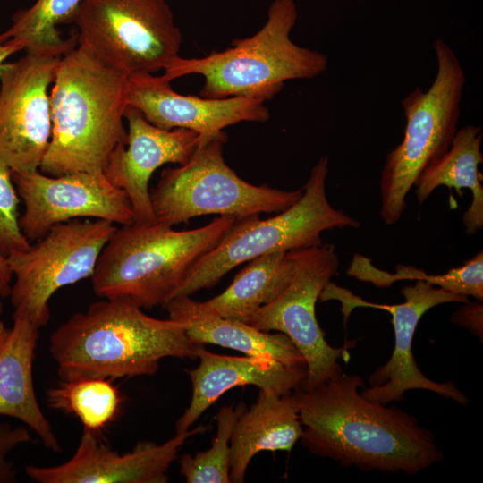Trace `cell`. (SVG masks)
I'll use <instances>...</instances> for the list:
<instances>
[{
  "instance_id": "14",
  "label": "cell",
  "mask_w": 483,
  "mask_h": 483,
  "mask_svg": "<svg viewBox=\"0 0 483 483\" xmlns=\"http://www.w3.org/2000/svg\"><path fill=\"white\" fill-rule=\"evenodd\" d=\"M12 177L24 203L19 225L30 242L53 225L76 218L104 219L122 225L134 223L126 193L103 172L50 176L38 170L12 172Z\"/></svg>"
},
{
  "instance_id": "26",
  "label": "cell",
  "mask_w": 483,
  "mask_h": 483,
  "mask_svg": "<svg viewBox=\"0 0 483 483\" xmlns=\"http://www.w3.org/2000/svg\"><path fill=\"white\" fill-rule=\"evenodd\" d=\"M346 274L376 287H390L402 280L425 281L447 292L471 296L483 300V252L480 250L462 266L449 269L445 274H428L412 266L398 264L394 273L377 268L371 259L361 254H355L346 270Z\"/></svg>"
},
{
  "instance_id": "24",
  "label": "cell",
  "mask_w": 483,
  "mask_h": 483,
  "mask_svg": "<svg viewBox=\"0 0 483 483\" xmlns=\"http://www.w3.org/2000/svg\"><path fill=\"white\" fill-rule=\"evenodd\" d=\"M83 0H37L18 10L12 25L3 32L8 39L21 43L27 53L61 57L73 49L77 35L62 37L57 26L72 23Z\"/></svg>"
},
{
  "instance_id": "15",
  "label": "cell",
  "mask_w": 483,
  "mask_h": 483,
  "mask_svg": "<svg viewBox=\"0 0 483 483\" xmlns=\"http://www.w3.org/2000/svg\"><path fill=\"white\" fill-rule=\"evenodd\" d=\"M199 426L175 434L163 444L143 441L119 453L98 435L83 429L73 455L55 466L27 465V476L38 483H165L168 470L191 436L207 431Z\"/></svg>"
},
{
  "instance_id": "29",
  "label": "cell",
  "mask_w": 483,
  "mask_h": 483,
  "mask_svg": "<svg viewBox=\"0 0 483 483\" xmlns=\"http://www.w3.org/2000/svg\"><path fill=\"white\" fill-rule=\"evenodd\" d=\"M31 441L32 438L27 428L0 423V483L17 481V470L8 456L18 446Z\"/></svg>"
},
{
  "instance_id": "4",
  "label": "cell",
  "mask_w": 483,
  "mask_h": 483,
  "mask_svg": "<svg viewBox=\"0 0 483 483\" xmlns=\"http://www.w3.org/2000/svg\"><path fill=\"white\" fill-rule=\"evenodd\" d=\"M236 221L219 216L204 226L181 231L157 221L116 228L90 277L94 293L128 301L141 309L164 308L191 267Z\"/></svg>"
},
{
  "instance_id": "18",
  "label": "cell",
  "mask_w": 483,
  "mask_h": 483,
  "mask_svg": "<svg viewBox=\"0 0 483 483\" xmlns=\"http://www.w3.org/2000/svg\"><path fill=\"white\" fill-rule=\"evenodd\" d=\"M197 358L199 365L185 369L192 392L189 406L176 422V434L188 431L220 396L233 387L251 385L284 395L301 388L307 377L304 366H290L262 357L217 354L202 344Z\"/></svg>"
},
{
  "instance_id": "21",
  "label": "cell",
  "mask_w": 483,
  "mask_h": 483,
  "mask_svg": "<svg viewBox=\"0 0 483 483\" xmlns=\"http://www.w3.org/2000/svg\"><path fill=\"white\" fill-rule=\"evenodd\" d=\"M169 318L184 326L197 344H215L245 355L273 359L290 366L307 363L292 340L283 333L258 330L242 321L218 317L204 310L191 296L177 297L165 307Z\"/></svg>"
},
{
  "instance_id": "17",
  "label": "cell",
  "mask_w": 483,
  "mask_h": 483,
  "mask_svg": "<svg viewBox=\"0 0 483 483\" xmlns=\"http://www.w3.org/2000/svg\"><path fill=\"white\" fill-rule=\"evenodd\" d=\"M128 81V106L162 129H188L210 136L242 122L263 123L270 117L263 98L182 95L173 89L171 81L163 75L152 73L132 74Z\"/></svg>"
},
{
  "instance_id": "19",
  "label": "cell",
  "mask_w": 483,
  "mask_h": 483,
  "mask_svg": "<svg viewBox=\"0 0 483 483\" xmlns=\"http://www.w3.org/2000/svg\"><path fill=\"white\" fill-rule=\"evenodd\" d=\"M13 320L0 348V416L21 421L47 449L60 452L61 445L38 404L33 383L39 327L21 317H13Z\"/></svg>"
},
{
  "instance_id": "6",
  "label": "cell",
  "mask_w": 483,
  "mask_h": 483,
  "mask_svg": "<svg viewBox=\"0 0 483 483\" xmlns=\"http://www.w3.org/2000/svg\"><path fill=\"white\" fill-rule=\"evenodd\" d=\"M327 174L328 158L323 156L293 205L267 219L254 215L237 220L218 244L191 267L172 300L212 288L233 268L265 254L319 246L326 230L359 228L358 219L330 204L326 192Z\"/></svg>"
},
{
  "instance_id": "11",
  "label": "cell",
  "mask_w": 483,
  "mask_h": 483,
  "mask_svg": "<svg viewBox=\"0 0 483 483\" xmlns=\"http://www.w3.org/2000/svg\"><path fill=\"white\" fill-rule=\"evenodd\" d=\"M294 272L283 292L269 303L256 309L242 322L265 332L287 335L307 363V377L301 389L310 390L340 375L339 360H349V343L332 347L316 317L319 296L338 274L339 258L331 243L290 251Z\"/></svg>"
},
{
  "instance_id": "27",
  "label": "cell",
  "mask_w": 483,
  "mask_h": 483,
  "mask_svg": "<svg viewBox=\"0 0 483 483\" xmlns=\"http://www.w3.org/2000/svg\"><path fill=\"white\" fill-rule=\"evenodd\" d=\"M245 409L224 406L216 414L217 430L212 445L195 455L183 454L180 459V473L187 483H230V438L234 424Z\"/></svg>"
},
{
  "instance_id": "22",
  "label": "cell",
  "mask_w": 483,
  "mask_h": 483,
  "mask_svg": "<svg viewBox=\"0 0 483 483\" xmlns=\"http://www.w3.org/2000/svg\"><path fill=\"white\" fill-rule=\"evenodd\" d=\"M482 132L477 125L458 129L448 150L419 175L413 187L419 204L424 203L440 186L460 196L462 190L471 193V202L462 216L466 234L473 235L483 227V186L479 166L483 163Z\"/></svg>"
},
{
  "instance_id": "3",
  "label": "cell",
  "mask_w": 483,
  "mask_h": 483,
  "mask_svg": "<svg viewBox=\"0 0 483 483\" xmlns=\"http://www.w3.org/2000/svg\"><path fill=\"white\" fill-rule=\"evenodd\" d=\"M129 76L81 45L61 56L50 92L52 132L39 171L100 173L126 143Z\"/></svg>"
},
{
  "instance_id": "7",
  "label": "cell",
  "mask_w": 483,
  "mask_h": 483,
  "mask_svg": "<svg viewBox=\"0 0 483 483\" xmlns=\"http://www.w3.org/2000/svg\"><path fill=\"white\" fill-rule=\"evenodd\" d=\"M433 48L435 79L427 90L418 87L402 98L403 139L387 153L381 172L379 214L387 225L400 220L419 175L448 150L458 130L466 75L445 41L435 39Z\"/></svg>"
},
{
  "instance_id": "1",
  "label": "cell",
  "mask_w": 483,
  "mask_h": 483,
  "mask_svg": "<svg viewBox=\"0 0 483 483\" xmlns=\"http://www.w3.org/2000/svg\"><path fill=\"white\" fill-rule=\"evenodd\" d=\"M363 378L342 372L310 390L292 393L310 453L363 470L416 474L445 459L417 418L372 402Z\"/></svg>"
},
{
  "instance_id": "28",
  "label": "cell",
  "mask_w": 483,
  "mask_h": 483,
  "mask_svg": "<svg viewBox=\"0 0 483 483\" xmlns=\"http://www.w3.org/2000/svg\"><path fill=\"white\" fill-rule=\"evenodd\" d=\"M19 198L12 171L0 160V252L5 257L30 246L19 225Z\"/></svg>"
},
{
  "instance_id": "8",
  "label": "cell",
  "mask_w": 483,
  "mask_h": 483,
  "mask_svg": "<svg viewBox=\"0 0 483 483\" xmlns=\"http://www.w3.org/2000/svg\"><path fill=\"white\" fill-rule=\"evenodd\" d=\"M224 131L203 136L183 165L164 169L150 191L156 221L173 226L204 215L236 220L260 213H280L302 195V187L284 191L242 179L225 161Z\"/></svg>"
},
{
  "instance_id": "30",
  "label": "cell",
  "mask_w": 483,
  "mask_h": 483,
  "mask_svg": "<svg viewBox=\"0 0 483 483\" xmlns=\"http://www.w3.org/2000/svg\"><path fill=\"white\" fill-rule=\"evenodd\" d=\"M452 321L476 335L480 340L483 336V306L481 301L464 302L452 316Z\"/></svg>"
},
{
  "instance_id": "12",
  "label": "cell",
  "mask_w": 483,
  "mask_h": 483,
  "mask_svg": "<svg viewBox=\"0 0 483 483\" xmlns=\"http://www.w3.org/2000/svg\"><path fill=\"white\" fill-rule=\"evenodd\" d=\"M404 301L399 304H381L364 301L352 292L329 282L319 296L320 301L337 300L347 320L351 311L358 307L388 311L394 332V347L390 359L378 367L369 378V386L360 394L369 401L382 404L402 401L406 391L423 389L432 391L462 405L468 397L452 382L438 383L427 377L418 368L412 353V340L423 315L432 308L447 302H467L469 297L447 292L425 281L402 287Z\"/></svg>"
},
{
  "instance_id": "25",
  "label": "cell",
  "mask_w": 483,
  "mask_h": 483,
  "mask_svg": "<svg viewBox=\"0 0 483 483\" xmlns=\"http://www.w3.org/2000/svg\"><path fill=\"white\" fill-rule=\"evenodd\" d=\"M47 405L77 417L83 429L100 432L119 416L123 396L113 379L81 378L61 380L47 389Z\"/></svg>"
},
{
  "instance_id": "31",
  "label": "cell",
  "mask_w": 483,
  "mask_h": 483,
  "mask_svg": "<svg viewBox=\"0 0 483 483\" xmlns=\"http://www.w3.org/2000/svg\"><path fill=\"white\" fill-rule=\"evenodd\" d=\"M13 275L10 269L7 258L0 252V296L8 297L11 292ZM3 312V304L0 301V315Z\"/></svg>"
},
{
  "instance_id": "16",
  "label": "cell",
  "mask_w": 483,
  "mask_h": 483,
  "mask_svg": "<svg viewBox=\"0 0 483 483\" xmlns=\"http://www.w3.org/2000/svg\"><path fill=\"white\" fill-rule=\"evenodd\" d=\"M124 118L128 123L126 143L114 150L103 173L126 193L134 223L152 224L156 217L148 184L153 173L165 164H185L203 135L188 129L159 128L130 106Z\"/></svg>"
},
{
  "instance_id": "5",
  "label": "cell",
  "mask_w": 483,
  "mask_h": 483,
  "mask_svg": "<svg viewBox=\"0 0 483 483\" xmlns=\"http://www.w3.org/2000/svg\"><path fill=\"white\" fill-rule=\"evenodd\" d=\"M294 0H274L264 26L253 36L235 38L230 47L200 58L178 56L163 76L204 78L199 96L208 98L275 97L291 80L310 79L328 66L326 55L296 45L290 33L297 21Z\"/></svg>"
},
{
  "instance_id": "32",
  "label": "cell",
  "mask_w": 483,
  "mask_h": 483,
  "mask_svg": "<svg viewBox=\"0 0 483 483\" xmlns=\"http://www.w3.org/2000/svg\"><path fill=\"white\" fill-rule=\"evenodd\" d=\"M24 50L21 43L6 38L3 32H0V72L3 64L13 54Z\"/></svg>"
},
{
  "instance_id": "33",
  "label": "cell",
  "mask_w": 483,
  "mask_h": 483,
  "mask_svg": "<svg viewBox=\"0 0 483 483\" xmlns=\"http://www.w3.org/2000/svg\"><path fill=\"white\" fill-rule=\"evenodd\" d=\"M9 332V328L5 326L4 323L0 320V348L2 347L7 334Z\"/></svg>"
},
{
  "instance_id": "2",
  "label": "cell",
  "mask_w": 483,
  "mask_h": 483,
  "mask_svg": "<svg viewBox=\"0 0 483 483\" xmlns=\"http://www.w3.org/2000/svg\"><path fill=\"white\" fill-rule=\"evenodd\" d=\"M184 326L152 318L124 300L104 299L73 314L50 335L60 380L131 377L157 372L165 358L197 359Z\"/></svg>"
},
{
  "instance_id": "23",
  "label": "cell",
  "mask_w": 483,
  "mask_h": 483,
  "mask_svg": "<svg viewBox=\"0 0 483 483\" xmlns=\"http://www.w3.org/2000/svg\"><path fill=\"white\" fill-rule=\"evenodd\" d=\"M294 267L290 251H275L258 257L248 261L223 292L199 303L211 314L243 321L283 292L292 276Z\"/></svg>"
},
{
  "instance_id": "20",
  "label": "cell",
  "mask_w": 483,
  "mask_h": 483,
  "mask_svg": "<svg viewBox=\"0 0 483 483\" xmlns=\"http://www.w3.org/2000/svg\"><path fill=\"white\" fill-rule=\"evenodd\" d=\"M303 427L292 394L259 389L256 402L238 417L230 438V480L242 483L251 459L262 451H291Z\"/></svg>"
},
{
  "instance_id": "10",
  "label": "cell",
  "mask_w": 483,
  "mask_h": 483,
  "mask_svg": "<svg viewBox=\"0 0 483 483\" xmlns=\"http://www.w3.org/2000/svg\"><path fill=\"white\" fill-rule=\"evenodd\" d=\"M104 219L76 218L56 224L25 250L6 258L13 273V317L39 328L50 319L49 300L60 288L91 277L98 256L116 230Z\"/></svg>"
},
{
  "instance_id": "9",
  "label": "cell",
  "mask_w": 483,
  "mask_h": 483,
  "mask_svg": "<svg viewBox=\"0 0 483 483\" xmlns=\"http://www.w3.org/2000/svg\"><path fill=\"white\" fill-rule=\"evenodd\" d=\"M72 23L78 45L128 76L166 69L182 33L165 0H83Z\"/></svg>"
},
{
  "instance_id": "13",
  "label": "cell",
  "mask_w": 483,
  "mask_h": 483,
  "mask_svg": "<svg viewBox=\"0 0 483 483\" xmlns=\"http://www.w3.org/2000/svg\"><path fill=\"white\" fill-rule=\"evenodd\" d=\"M61 57L27 53L0 72V160L12 172L39 170L52 132L48 89Z\"/></svg>"
}]
</instances>
